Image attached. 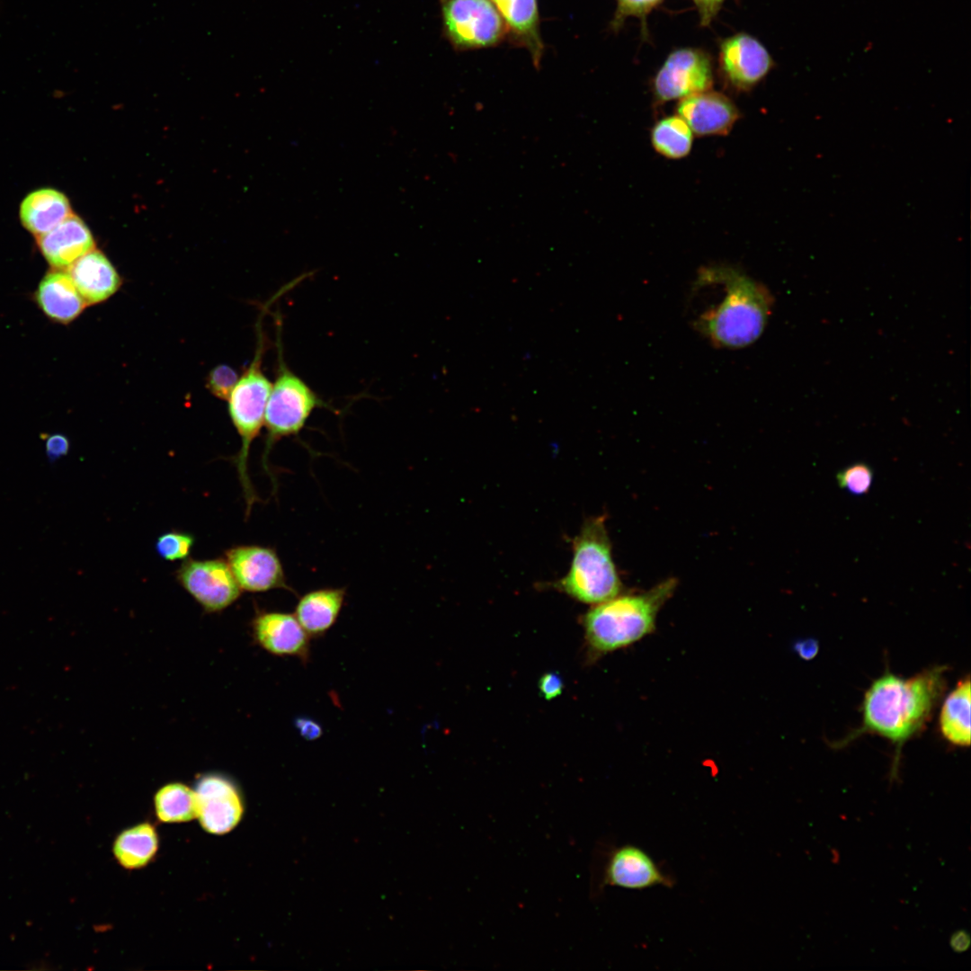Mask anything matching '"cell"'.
<instances>
[{
    "mask_svg": "<svg viewBox=\"0 0 971 971\" xmlns=\"http://www.w3.org/2000/svg\"><path fill=\"white\" fill-rule=\"evenodd\" d=\"M773 306L770 290L740 269H699L690 289L691 326L713 346L742 349L762 334Z\"/></svg>",
    "mask_w": 971,
    "mask_h": 971,
    "instance_id": "obj_1",
    "label": "cell"
},
{
    "mask_svg": "<svg viewBox=\"0 0 971 971\" xmlns=\"http://www.w3.org/2000/svg\"><path fill=\"white\" fill-rule=\"evenodd\" d=\"M945 668L926 669L904 679L886 673L867 690L860 733L879 735L899 749L930 718L945 688Z\"/></svg>",
    "mask_w": 971,
    "mask_h": 971,
    "instance_id": "obj_2",
    "label": "cell"
},
{
    "mask_svg": "<svg viewBox=\"0 0 971 971\" xmlns=\"http://www.w3.org/2000/svg\"><path fill=\"white\" fill-rule=\"evenodd\" d=\"M677 583L675 578H667L647 591L595 604L583 617L591 647L600 653L611 652L653 632L657 614L673 595Z\"/></svg>",
    "mask_w": 971,
    "mask_h": 971,
    "instance_id": "obj_3",
    "label": "cell"
},
{
    "mask_svg": "<svg viewBox=\"0 0 971 971\" xmlns=\"http://www.w3.org/2000/svg\"><path fill=\"white\" fill-rule=\"evenodd\" d=\"M604 515L588 519L573 540L568 573L556 586L570 597L598 604L619 595L622 583L611 553Z\"/></svg>",
    "mask_w": 971,
    "mask_h": 971,
    "instance_id": "obj_4",
    "label": "cell"
},
{
    "mask_svg": "<svg viewBox=\"0 0 971 971\" xmlns=\"http://www.w3.org/2000/svg\"><path fill=\"white\" fill-rule=\"evenodd\" d=\"M257 345L254 359L244 371L228 398L230 418L241 439V447L232 462L235 464L245 503L248 518L254 503L259 500L248 473L250 447L264 424L272 382L263 370L264 342L261 322L257 325Z\"/></svg>",
    "mask_w": 971,
    "mask_h": 971,
    "instance_id": "obj_5",
    "label": "cell"
},
{
    "mask_svg": "<svg viewBox=\"0 0 971 971\" xmlns=\"http://www.w3.org/2000/svg\"><path fill=\"white\" fill-rule=\"evenodd\" d=\"M277 341V373L265 408L263 425L266 436L262 459L263 468L273 480L274 486V477L268 465L272 446L283 438L298 434L316 408H330L305 380L287 366L280 335Z\"/></svg>",
    "mask_w": 971,
    "mask_h": 971,
    "instance_id": "obj_6",
    "label": "cell"
},
{
    "mask_svg": "<svg viewBox=\"0 0 971 971\" xmlns=\"http://www.w3.org/2000/svg\"><path fill=\"white\" fill-rule=\"evenodd\" d=\"M442 31L455 50L494 47L506 25L491 0H440Z\"/></svg>",
    "mask_w": 971,
    "mask_h": 971,
    "instance_id": "obj_7",
    "label": "cell"
},
{
    "mask_svg": "<svg viewBox=\"0 0 971 971\" xmlns=\"http://www.w3.org/2000/svg\"><path fill=\"white\" fill-rule=\"evenodd\" d=\"M714 62L711 55L697 47L673 49L651 82L655 101L664 103L711 90Z\"/></svg>",
    "mask_w": 971,
    "mask_h": 971,
    "instance_id": "obj_8",
    "label": "cell"
},
{
    "mask_svg": "<svg viewBox=\"0 0 971 971\" xmlns=\"http://www.w3.org/2000/svg\"><path fill=\"white\" fill-rule=\"evenodd\" d=\"M774 67L775 62L767 48L747 32L735 33L718 43V73L732 90H752Z\"/></svg>",
    "mask_w": 971,
    "mask_h": 971,
    "instance_id": "obj_9",
    "label": "cell"
},
{
    "mask_svg": "<svg viewBox=\"0 0 971 971\" xmlns=\"http://www.w3.org/2000/svg\"><path fill=\"white\" fill-rule=\"evenodd\" d=\"M181 586L208 612H218L233 604L240 588L223 558H186L175 572Z\"/></svg>",
    "mask_w": 971,
    "mask_h": 971,
    "instance_id": "obj_10",
    "label": "cell"
},
{
    "mask_svg": "<svg viewBox=\"0 0 971 971\" xmlns=\"http://www.w3.org/2000/svg\"><path fill=\"white\" fill-rule=\"evenodd\" d=\"M196 817L212 834L234 829L244 814V801L236 784L217 772L201 775L195 783Z\"/></svg>",
    "mask_w": 971,
    "mask_h": 971,
    "instance_id": "obj_11",
    "label": "cell"
},
{
    "mask_svg": "<svg viewBox=\"0 0 971 971\" xmlns=\"http://www.w3.org/2000/svg\"><path fill=\"white\" fill-rule=\"evenodd\" d=\"M225 559L242 591H291L287 583L281 561L272 548L259 545L234 546L226 550Z\"/></svg>",
    "mask_w": 971,
    "mask_h": 971,
    "instance_id": "obj_12",
    "label": "cell"
},
{
    "mask_svg": "<svg viewBox=\"0 0 971 971\" xmlns=\"http://www.w3.org/2000/svg\"><path fill=\"white\" fill-rule=\"evenodd\" d=\"M602 885L642 890L656 886L671 887L673 881L661 871L644 850L626 844L613 849L609 854Z\"/></svg>",
    "mask_w": 971,
    "mask_h": 971,
    "instance_id": "obj_13",
    "label": "cell"
},
{
    "mask_svg": "<svg viewBox=\"0 0 971 971\" xmlns=\"http://www.w3.org/2000/svg\"><path fill=\"white\" fill-rule=\"evenodd\" d=\"M676 111L698 136L726 135L740 117L730 98L711 90L681 99Z\"/></svg>",
    "mask_w": 971,
    "mask_h": 971,
    "instance_id": "obj_14",
    "label": "cell"
},
{
    "mask_svg": "<svg viewBox=\"0 0 971 971\" xmlns=\"http://www.w3.org/2000/svg\"><path fill=\"white\" fill-rule=\"evenodd\" d=\"M252 628L259 646L270 654L297 657L303 662L308 660L309 636L294 614L258 612L252 622Z\"/></svg>",
    "mask_w": 971,
    "mask_h": 971,
    "instance_id": "obj_15",
    "label": "cell"
},
{
    "mask_svg": "<svg viewBox=\"0 0 971 971\" xmlns=\"http://www.w3.org/2000/svg\"><path fill=\"white\" fill-rule=\"evenodd\" d=\"M37 244L53 269H67L94 249L93 236L85 222L73 213L52 230L37 236Z\"/></svg>",
    "mask_w": 971,
    "mask_h": 971,
    "instance_id": "obj_16",
    "label": "cell"
},
{
    "mask_svg": "<svg viewBox=\"0 0 971 971\" xmlns=\"http://www.w3.org/2000/svg\"><path fill=\"white\" fill-rule=\"evenodd\" d=\"M66 270L87 306L105 301L121 284L111 263L95 249L82 255Z\"/></svg>",
    "mask_w": 971,
    "mask_h": 971,
    "instance_id": "obj_17",
    "label": "cell"
},
{
    "mask_svg": "<svg viewBox=\"0 0 971 971\" xmlns=\"http://www.w3.org/2000/svg\"><path fill=\"white\" fill-rule=\"evenodd\" d=\"M506 28L507 37L518 47L525 49L534 67H539L544 43L539 31L538 0H491Z\"/></svg>",
    "mask_w": 971,
    "mask_h": 971,
    "instance_id": "obj_18",
    "label": "cell"
},
{
    "mask_svg": "<svg viewBox=\"0 0 971 971\" xmlns=\"http://www.w3.org/2000/svg\"><path fill=\"white\" fill-rule=\"evenodd\" d=\"M35 301L51 320L68 324L87 306L67 270L53 269L38 285Z\"/></svg>",
    "mask_w": 971,
    "mask_h": 971,
    "instance_id": "obj_19",
    "label": "cell"
},
{
    "mask_svg": "<svg viewBox=\"0 0 971 971\" xmlns=\"http://www.w3.org/2000/svg\"><path fill=\"white\" fill-rule=\"evenodd\" d=\"M71 214L67 198L51 188L31 192L22 200L20 207L23 227L36 237L52 230Z\"/></svg>",
    "mask_w": 971,
    "mask_h": 971,
    "instance_id": "obj_20",
    "label": "cell"
},
{
    "mask_svg": "<svg viewBox=\"0 0 971 971\" xmlns=\"http://www.w3.org/2000/svg\"><path fill=\"white\" fill-rule=\"evenodd\" d=\"M344 599V588L310 591L298 600L294 615L309 637L321 636L335 623Z\"/></svg>",
    "mask_w": 971,
    "mask_h": 971,
    "instance_id": "obj_21",
    "label": "cell"
},
{
    "mask_svg": "<svg viewBox=\"0 0 971 971\" xmlns=\"http://www.w3.org/2000/svg\"><path fill=\"white\" fill-rule=\"evenodd\" d=\"M970 679L958 682L943 701L939 725L943 737L950 744H970Z\"/></svg>",
    "mask_w": 971,
    "mask_h": 971,
    "instance_id": "obj_22",
    "label": "cell"
},
{
    "mask_svg": "<svg viewBox=\"0 0 971 971\" xmlns=\"http://www.w3.org/2000/svg\"><path fill=\"white\" fill-rule=\"evenodd\" d=\"M158 849V836L155 827L142 823L121 832L113 845L117 861L125 869H135L146 866Z\"/></svg>",
    "mask_w": 971,
    "mask_h": 971,
    "instance_id": "obj_23",
    "label": "cell"
},
{
    "mask_svg": "<svg viewBox=\"0 0 971 971\" xmlns=\"http://www.w3.org/2000/svg\"><path fill=\"white\" fill-rule=\"evenodd\" d=\"M650 137L655 150L670 159L688 156L693 143V132L679 115L659 120L652 128Z\"/></svg>",
    "mask_w": 971,
    "mask_h": 971,
    "instance_id": "obj_24",
    "label": "cell"
},
{
    "mask_svg": "<svg viewBox=\"0 0 971 971\" xmlns=\"http://www.w3.org/2000/svg\"><path fill=\"white\" fill-rule=\"evenodd\" d=\"M157 818L165 823L187 822L196 817V797L188 786L174 782L158 789L155 796Z\"/></svg>",
    "mask_w": 971,
    "mask_h": 971,
    "instance_id": "obj_25",
    "label": "cell"
},
{
    "mask_svg": "<svg viewBox=\"0 0 971 971\" xmlns=\"http://www.w3.org/2000/svg\"><path fill=\"white\" fill-rule=\"evenodd\" d=\"M616 10L610 22V30L619 31L624 22L629 17H635L640 21L641 34L645 39L648 38L647 16L653 10L660 6L664 0H615Z\"/></svg>",
    "mask_w": 971,
    "mask_h": 971,
    "instance_id": "obj_26",
    "label": "cell"
},
{
    "mask_svg": "<svg viewBox=\"0 0 971 971\" xmlns=\"http://www.w3.org/2000/svg\"><path fill=\"white\" fill-rule=\"evenodd\" d=\"M194 542V536L189 532L170 530L157 538L156 550L166 561L184 560L188 558Z\"/></svg>",
    "mask_w": 971,
    "mask_h": 971,
    "instance_id": "obj_27",
    "label": "cell"
},
{
    "mask_svg": "<svg viewBox=\"0 0 971 971\" xmlns=\"http://www.w3.org/2000/svg\"><path fill=\"white\" fill-rule=\"evenodd\" d=\"M836 478L842 489H846L853 494L861 495L869 490L873 480V472L871 468L865 463H856L841 470Z\"/></svg>",
    "mask_w": 971,
    "mask_h": 971,
    "instance_id": "obj_28",
    "label": "cell"
},
{
    "mask_svg": "<svg viewBox=\"0 0 971 971\" xmlns=\"http://www.w3.org/2000/svg\"><path fill=\"white\" fill-rule=\"evenodd\" d=\"M238 378L236 371L232 367L219 364L209 371L206 386L214 396L227 400Z\"/></svg>",
    "mask_w": 971,
    "mask_h": 971,
    "instance_id": "obj_29",
    "label": "cell"
},
{
    "mask_svg": "<svg viewBox=\"0 0 971 971\" xmlns=\"http://www.w3.org/2000/svg\"><path fill=\"white\" fill-rule=\"evenodd\" d=\"M698 14L699 25L708 27L718 14L726 0H691Z\"/></svg>",
    "mask_w": 971,
    "mask_h": 971,
    "instance_id": "obj_30",
    "label": "cell"
},
{
    "mask_svg": "<svg viewBox=\"0 0 971 971\" xmlns=\"http://www.w3.org/2000/svg\"><path fill=\"white\" fill-rule=\"evenodd\" d=\"M563 681L559 674L548 673L541 676L539 682L540 693L546 699L559 696L563 690Z\"/></svg>",
    "mask_w": 971,
    "mask_h": 971,
    "instance_id": "obj_31",
    "label": "cell"
},
{
    "mask_svg": "<svg viewBox=\"0 0 971 971\" xmlns=\"http://www.w3.org/2000/svg\"><path fill=\"white\" fill-rule=\"evenodd\" d=\"M295 726L299 734L307 740L317 739L323 733L320 725L315 720L307 717L297 718L295 720Z\"/></svg>",
    "mask_w": 971,
    "mask_h": 971,
    "instance_id": "obj_32",
    "label": "cell"
},
{
    "mask_svg": "<svg viewBox=\"0 0 971 971\" xmlns=\"http://www.w3.org/2000/svg\"><path fill=\"white\" fill-rule=\"evenodd\" d=\"M47 452L50 458H58L64 454L68 450L67 440L61 435H53L47 441Z\"/></svg>",
    "mask_w": 971,
    "mask_h": 971,
    "instance_id": "obj_33",
    "label": "cell"
},
{
    "mask_svg": "<svg viewBox=\"0 0 971 971\" xmlns=\"http://www.w3.org/2000/svg\"><path fill=\"white\" fill-rule=\"evenodd\" d=\"M794 648L802 659L811 660L818 653L819 646L815 639H805L797 642Z\"/></svg>",
    "mask_w": 971,
    "mask_h": 971,
    "instance_id": "obj_34",
    "label": "cell"
},
{
    "mask_svg": "<svg viewBox=\"0 0 971 971\" xmlns=\"http://www.w3.org/2000/svg\"><path fill=\"white\" fill-rule=\"evenodd\" d=\"M970 944V935L965 930L955 931L949 939L950 948L957 953L967 951L969 949Z\"/></svg>",
    "mask_w": 971,
    "mask_h": 971,
    "instance_id": "obj_35",
    "label": "cell"
}]
</instances>
